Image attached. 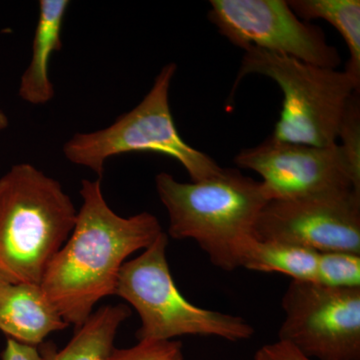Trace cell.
Listing matches in <instances>:
<instances>
[{
    "label": "cell",
    "mask_w": 360,
    "mask_h": 360,
    "mask_svg": "<svg viewBox=\"0 0 360 360\" xmlns=\"http://www.w3.org/2000/svg\"><path fill=\"white\" fill-rule=\"evenodd\" d=\"M255 238L317 252L360 255V191L341 189L270 200L258 215Z\"/></svg>",
    "instance_id": "9"
},
{
    "label": "cell",
    "mask_w": 360,
    "mask_h": 360,
    "mask_svg": "<svg viewBox=\"0 0 360 360\" xmlns=\"http://www.w3.org/2000/svg\"><path fill=\"white\" fill-rule=\"evenodd\" d=\"M288 4L300 20H323L340 33L349 51L345 71L360 87L359 0H290Z\"/></svg>",
    "instance_id": "15"
},
{
    "label": "cell",
    "mask_w": 360,
    "mask_h": 360,
    "mask_svg": "<svg viewBox=\"0 0 360 360\" xmlns=\"http://www.w3.org/2000/svg\"><path fill=\"white\" fill-rule=\"evenodd\" d=\"M106 360H184V347L177 340L139 341L130 348H113Z\"/></svg>",
    "instance_id": "18"
},
{
    "label": "cell",
    "mask_w": 360,
    "mask_h": 360,
    "mask_svg": "<svg viewBox=\"0 0 360 360\" xmlns=\"http://www.w3.org/2000/svg\"><path fill=\"white\" fill-rule=\"evenodd\" d=\"M1 360H44L37 347L23 345L7 338L6 347L1 354Z\"/></svg>",
    "instance_id": "20"
},
{
    "label": "cell",
    "mask_w": 360,
    "mask_h": 360,
    "mask_svg": "<svg viewBox=\"0 0 360 360\" xmlns=\"http://www.w3.org/2000/svg\"><path fill=\"white\" fill-rule=\"evenodd\" d=\"M8 125V120H7L6 116L0 111V130L6 129Z\"/></svg>",
    "instance_id": "21"
},
{
    "label": "cell",
    "mask_w": 360,
    "mask_h": 360,
    "mask_svg": "<svg viewBox=\"0 0 360 360\" xmlns=\"http://www.w3.org/2000/svg\"><path fill=\"white\" fill-rule=\"evenodd\" d=\"M234 162L262 176L269 201L341 189L360 191L338 143L321 148L281 141L270 135L255 148L243 149Z\"/></svg>",
    "instance_id": "10"
},
{
    "label": "cell",
    "mask_w": 360,
    "mask_h": 360,
    "mask_svg": "<svg viewBox=\"0 0 360 360\" xmlns=\"http://www.w3.org/2000/svg\"><path fill=\"white\" fill-rule=\"evenodd\" d=\"M278 340L315 360H360V288L291 281Z\"/></svg>",
    "instance_id": "7"
},
{
    "label": "cell",
    "mask_w": 360,
    "mask_h": 360,
    "mask_svg": "<svg viewBox=\"0 0 360 360\" xmlns=\"http://www.w3.org/2000/svg\"><path fill=\"white\" fill-rule=\"evenodd\" d=\"M70 6L68 0H40L39 20L33 37L32 58L21 75L18 96L32 105H44L54 96L49 77L52 54L63 49V20Z\"/></svg>",
    "instance_id": "12"
},
{
    "label": "cell",
    "mask_w": 360,
    "mask_h": 360,
    "mask_svg": "<svg viewBox=\"0 0 360 360\" xmlns=\"http://www.w3.org/2000/svg\"><path fill=\"white\" fill-rule=\"evenodd\" d=\"M248 75L271 78L283 90V110L272 136L321 148L336 143L348 101L360 89L345 70L259 49L245 51L234 89Z\"/></svg>",
    "instance_id": "5"
},
{
    "label": "cell",
    "mask_w": 360,
    "mask_h": 360,
    "mask_svg": "<svg viewBox=\"0 0 360 360\" xmlns=\"http://www.w3.org/2000/svg\"><path fill=\"white\" fill-rule=\"evenodd\" d=\"M165 231L139 257L120 269L115 295L127 300L141 317L139 341L174 340L184 335L217 336L225 340H248L255 328L241 316L201 309L177 288L167 258Z\"/></svg>",
    "instance_id": "6"
},
{
    "label": "cell",
    "mask_w": 360,
    "mask_h": 360,
    "mask_svg": "<svg viewBox=\"0 0 360 360\" xmlns=\"http://www.w3.org/2000/svg\"><path fill=\"white\" fill-rule=\"evenodd\" d=\"M317 251L302 246L245 238L239 248V267L259 272H277L292 281H316Z\"/></svg>",
    "instance_id": "14"
},
{
    "label": "cell",
    "mask_w": 360,
    "mask_h": 360,
    "mask_svg": "<svg viewBox=\"0 0 360 360\" xmlns=\"http://www.w3.org/2000/svg\"><path fill=\"white\" fill-rule=\"evenodd\" d=\"M82 203L68 241L42 277L40 288L61 319L79 328L99 300L115 295L120 269L132 253L162 233L155 215L116 214L104 200L101 180L84 179Z\"/></svg>",
    "instance_id": "1"
},
{
    "label": "cell",
    "mask_w": 360,
    "mask_h": 360,
    "mask_svg": "<svg viewBox=\"0 0 360 360\" xmlns=\"http://www.w3.org/2000/svg\"><path fill=\"white\" fill-rule=\"evenodd\" d=\"M176 70L175 63L163 66L141 103L120 115L110 127L73 135L63 148L66 160L101 177L104 165L113 156L155 153L179 161L193 182L219 174L222 167L210 155L186 143L175 127L169 89Z\"/></svg>",
    "instance_id": "4"
},
{
    "label": "cell",
    "mask_w": 360,
    "mask_h": 360,
    "mask_svg": "<svg viewBox=\"0 0 360 360\" xmlns=\"http://www.w3.org/2000/svg\"><path fill=\"white\" fill-rule=\"evenodd\" d=\"M155 186L169 217L170 238L193 239L220 269H238L241 243L255 236L258 215L269 202L262 182L222 168L219 174L191 184L160 172Z\"/></svg>",
    "instance_id": "2"
},
{
    "label": "cell",
    "mask_w": 360,
    "mask_h": 360,
    "mask_svg": "<svg viewBox=\"0 0 360 360\" xmlns=\"http://www.w3.org/2000/svg\"><path fill=\"white\" fill-rule=\"evenodd\" d=\"M315 283L330 288H360V255L345 251L319 252Z\"/></svg>",
    "instance_id": "16"
},
{
    "label": "cell",
    "mask_w": 360,
    "mask_h": 360,
    "mask_svg": "<svg viewBox=\"0 0 360 360\" xmlns=\"http://www.w3.org/2000/svg\"><path fill=\"white\" fill-rule=\"evenodd\" d=\"M253 360H315L296 349L290 343L277 340L259 348Z\"/></svg>",
    "instance_id": "19"
},
{
    "label": "cell",
    "mask_w": 360,
    "mask_h": 360,
    "mask_svg": "<svg viewBox=\"0 0 360 360\" xmlns=\"http://www.w3.org/2000/svg\"><path fill=\"white\" fill-rule=\"evenodd\" d=\"M340 148L355 181L360 184V101L359 92H354L347 104L338 129Z\"/></svg>",
    "instance_id": "17"
},
{
    "label": "cell",
    "mask_w": 360,
    "mask_h": 360,
    "mask_svg": "<svg viewBox=\"0 0 360 360\" xmlns=\"http://www.w3.org/2000/svg\"><path fill=\"white\" fill-rule=\"evenodd\" d=\"M130 314L123 304L101 307L77 329L63 349L58 352L53 343L44 342L39 348L40 354L44 360H106L115 348L118 328Z\"/></svg>",
    "instance_id": "13"
},
{
    "label": "cell",
    "mask_w": 360,
    "mask_h": 360,
    "mask_svg": "<svg viewBox=\"0 0 360 360\" xmlns=\"http://www.w3.org/2000/svg\"><path fill=\"white\" fill-rule=\"evenodd\" d=\"M68 326L40 285L0 281V330L8 338L37 347Z\"/></svg>",
    "instance_id": "11"
},
{
    "label": "cell",
    "mask_w": 360,
    "mask_h": 360,
    "mask_svg": "<svg viewBox=\"0 0 360 360\" xmlns=\"http://www.w3.org/2000/svg\"><path fill=\"white\" fill-rule=\"evenodd\" d=\"M208 18L243 51L259 49L333 70L340 65L323 30L297 18L285 0H212Z\"/></svg>",
    "instance_id": "8"
},
{
    "label": "cell",
    "mask_w": 360,
    "mask_h": 360,
    "mask_svg": "<svg viewBox=\"0 0 360 360\" xmlns=\"http://www.w3.org/2000/svg\"><path fill=\"white\" fill-rule=\"evenodd\" d=\"M77 210L60 182L30 163L0 177V281L40 285Z\"/></svg>",
    "instance_id": "3"
}]
</instances>
